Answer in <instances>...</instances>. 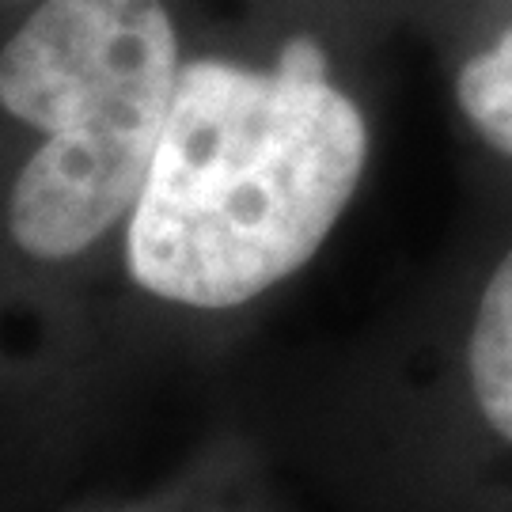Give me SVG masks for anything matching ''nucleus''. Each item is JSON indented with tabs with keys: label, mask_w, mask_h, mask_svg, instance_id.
<instances>
[{
	"label": "nucleus",
	"mask_w": 512,
	"mask_h": 512,
	"mask_svg": "<svg viewBox=\"0 0 512 512\" xmlns=\"http://www.w3.org/2000/svg\"><path fill=\"white\" fill-rule=\"evenodd\" d=\"M365 160V118L327 76L190 61L129 217V274L186 308L247 304L323 247Z\"/></svg>",
	"instance_id": "1"
},
{
	"label": "nucleus",
	"mask_w": 512,
	"mask_h": 512,
	"mask_svg": "<svg viewBox=\"0 0 512 512\" xmlns=\"http://www.w3.org/2000/svg\"><path fill=\"white\" fill-rule=\"evenodd\" d=\"M467 368L486 425L512 444V251L501 258L478 300Z\"/></svg>",
	"instance_id": "3"
},
{
	"label": "nucleus",
	"mask_w": 512,
	"mask_h": 512,
	"mask_svg": "<svg viewBox=\"0 0 512 512\" xmlns=\"http://www.w3.org/2000/svg\"><path fill=\"white\" fill-rule=\"evenodd\" d=\"M277 65H285V69H293V73H300V76H327V54L304 35L289 38V42L281 46Z\"/></svg>",
	"instance_id": "5"
},
{
	"label": "nucleus",
	"mask_w": 512,
	"mask_h": 512,
	"mask_svg": "<svg viewBox=\"0 0 512 512\" xmlns=\"http://www.w3.org/2000/svg\"><path fill=\"white\" fill-rule=\"evenodd\" d=\"M456 95L478 137L512 156V31L459 69Z\"/></svg>",
	"instance_id": "4"
},
{
	"label": "nucleus",
	"mask_w": 512,
	"mask_h": 512,
	"mask_svg": "<svg viewBox=\"0 0 512 512\" xmlns=\"http://www.w3.org/2000/svg\"><path fill=\"white\" fill-rule=\"evenodd\" d=\"M179 80L160 0H46L0 54V107L46 133L19 171L8 228L19 251H88L145 190Z\"/></svg>",
	"instance_id": "2"
}]
</instances>
